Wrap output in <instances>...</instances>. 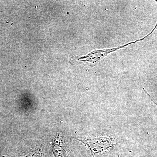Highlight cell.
<instances>
[{"label": "cell", "mask_w": 157, "mask_h": 157, "mask_svg": "<svg viewBox=\"0 0 157 157\" xmlns=\"http://www.w3.org/2000/svg\"><path fill=\"white\" fill-rule=\"evenodd\" d=\"M83 142L89 147L94 154L103 151L114 145L111 139L105 137L88 139L84 140Z\"/></svg>", "instance_id": "cell-1"}, {"label": "cell", "mask_w": 157, "mask_h": 157, "mask_svg": "<svg viewBox=\"0 0 157 157\" xmlns=\"http://www.w3.org/2000/svg\"><path fill=\"white\" fill-rule=\"evenodd\" d=\"M143 39H140V40H142ZM139 40H137L134 42L128 43L124 45V46H121V47H118V48H112V49H107L105 50H95L93 51V52H91L89 54L86 56H84L83 57H81L78 59V60L81 61H88L92 62L93 63H97L99 61L101 60L103 58L106 56L108 54L112 52H113L115 50H117L120 48H123L125 46L130 45L132 43H135V42L139 41Z\"/></svg>", "instance_id": "cell-2"}]
</instances>
